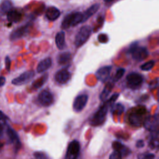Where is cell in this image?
<instances>
[{"label": "cell", "mask_w": 159, "mask_h": 159, "mask_svg": "<svg viewBox=\"0 0 159 159\" xmlns=\"http://www.w3.org/2000/svg\"><path fill=\"white\" fill-rule=\"evenodd\" d=\"M112 147L114 150L118 151L121 154L122 157H127L131 153V150H130V148H129L119 141H114L112 143Z\"/></svg>", "instance_id": "cell-16"}, {"label": "cell", "mask_w": 159, "mask_h": 159, "mask_svg": "<svg viewBox=\"0 0 159 159\" xmlns=\"http://www.w3.org/2000/svg\"><path fill=\"white\" fill-rule=\"evenodd\" d=\"M35 76L34 70H29L22 73L18 77L15 78L12 80V83L14 85H22L29 82Z\"/></svg>", "instance_id": "cell-9"}, {"label": "cell", "mask_w": 159, "mask_h": 159, "mask_svg": "<svg viewBox=\"0 0 159 159\" xmlns=\"http://www.w3.org/2000/svg\"><path fill=\"white\" fill-rule=\"evenodd\" d=\"M60 15V11L58 8L54 6H51L47 9L45 12V17L49 20L53 21L58 18Z\"/></svg>", "instance_id": "cell-18"}, {"label": "cell", "mask_w": 159, "mask_h": 159, "mask_svg": "<svg viewBox=\"0 0 159 159\" xmlns=\"http://www.w3.org/2000/svg\"><path fill=\"white\" fill-rule=\"evenodd\" d=\"M3 125H2V124L0 123V139L2 137V135H3Z\"/></svg>", "instance_id": "cell-38"}, {"label": "cell", "mask_w": 159, "mask_h": 159, "mask_svg": "<svg viewBox=\"0 0 159 159\" xmlns=\"http://www.w3.org/2000/svg\"><path fill=\"white\" fill-rule=\"evenodd\" d=\"M114 86V84L113 81H112V83H108L107 84H106V86H104L102 91L101 92V93L99 96V98L101 101H104L106 100L107 98L111 93Z\"/></svg>", "instance_id": "cell-23"}, {"label": "cell", "mask_w": 159, "mask_h": 159, "mask_svg": "<svg viewBox=\"0 0 159 159\" xmlns=\"http://www.w3.org/2000/svg\"><path fill=\"white\" fill-rule=\"evenodd\" d=\"M155 155L151 153H141L137 156V158H140V159H152L155 158Z\"/></svg>", "instance_id": "cell-30"}, {"label": "cell", "mask_w": 159, "mask_h": 159, "mask_svg": "<svg viewBox=\"0 0 159 159\" xmlns=\"http://www.w3.org/2000/svg\"><path fill=\"white\" fill-rule=\"evenodd\" d=\"M22 17V14L17 10L11 9L7 14V18L10 22L16 23L19 22Z\"/></svg>", "instance_id": "cell-21"}, {"label": "cell", "mask_w": 159, "mask_h": 159, "mask_svg": "<svg viewBox=\"0 0 159 159\" xmlns=\"http://www.w3.org/2000/svg\"><path fill=\"white\" fill-rule=\"evenodd\" d=\"M6 83V78L4 76H0V87H2Z\"/></svg>", "instance_id": "cell-37"}, {"label": "cell", "mask_w": 159, "mask_h": 159, "mask_svg": "<svg viewBox=\"0 0 159 159\" xmlns=\"http://www.w3.org/2000/svg\"><path fill=\"white\" fill-rule=\"evenodd\" d=\"M30 26H31V24L29 23L16 29L11 34L9 37L10 40H15L23 37L24 35H25L28 33Z\"/></svg>", "instance_id": "cell-13"}, {"label": "cell", "mask_w": 159, "mask_h": 159, "mask_svg": "<svg viewBox=\"0 0 159 159\" xmlns=\"http://www.w3.org/2000/svg\"><path fill=\"white\" fill-rule=\"evenodd\" d=\"M143 126L145 128L151 132L158 130V114H155L153 116H150L147 117L143 122Z\"/></svg>", "instance_id": "cell-15"}, {"label": "cell", "mask_w": 159, "mask_h": 159, "mask_svg": "<svg viewBox=\"0 0 159 159\" xmlns=\"http://www.w3.org/2000/svg\"><path fill=\"white\" fill-rule=\"evenodd\" d=\"M147 111L144 106H138L135 107L129 114V123L134 127H140L144 122Z\"/></svg>", "instance_id": "cell-1"}, {"label": "cell", "mask_w": 159, "mask_h": 159, "mask_svg": "<svg viewBox=\"0 0 159 159\" xmlns=\"http://www.w3.org/2000/svg\"><path fill=\"white\" fill-rule=\"evenodd\" d=\"M103 1H105V2H111V1H112L114 0H103Z\"/></svg>", "instance_id": "cell-39"}, {"label": "cell", "mask_w": 159, "mask_h": 159, "mask_svg": "<svg viewBox=\"0 0 159 159\" xmlns=\"http://www.w3.org/2000/svg\"><path fill=\"white\" fill-rule=\"evenodd\" d=\"M34 157L36 158H39V159H45V158H48V157L47 156V155L42 152H35L34 153Z\"/></svg>", "instance_id": "cell-32"}, {"label": "cell", "mask_w": 159, "mask_h": 159, "mask_svg": "<svg viewBox=\"0 0 159 159\" xmlns=\"http://www.w3.org/2000/svg\"><path fill=\"white\" fill-rule=\"evenodd\" d=\"M12 2L10 0H2L0 4V13L5 14L12 9Z\"/></svg>", "instance_id": "cell-24"}, {"label": "cell", "mask_w": 159, "mask_h": 159, "mask_svg": "<svg viewBox=\"0 0 159 159\" xmlns=\"http://www.w3.org/2000/svg\"><path fill=\"white\" fill-rule=\"evenodd\" d=\"M136 147L137 148H142L144 147L145 144H144V142L142 140H137V142H136Z\"/></svg>", "instance_id": "cell-36"}, {"label": "cell", "mask_w": 159, "mask_h": 159, "mask_svg": "<svg viewBox=\"0 0 159 159\" xmlns=\"http://www.w3.org/2000/svg\"><path fill=\"white\" fill-rule=\"evenodd\" d=\"M98 41L102 43H106L109 40L108 36L105 34H100L98 37Z\"/></svg>", "instance_id": "cell-31"}, {"label": "cell", "mask_w": 159, "mask_h": 159, "mask_svg": "<svg viewBox=\"0 0 159 159\" xmlns=\"http://www.w3.org/2000/svg\"><path fill=\"white\" fill-rule=\"evenodd\" d=\"M71 60V53L70 52H63L60 53L57 57V61L60 65H65L69 63Z\"/></svg>", "instance_id": "cell-20"}, {"label": "cell", "mask_w": 159, "mask_h": 159, "mask_svg": "<svg viewBox=\"0 0 159 159\" xmlns=\"http://www.w3.org/2000/svg\"><path fill=\"white\" fill-rule=\"evenodd\" d=\"M6 133L10 142L14 145L15 149L16 150H19L21 147V142L20 141L17 133L8 124H6Z\"/></svg>", "instance_id": "cell-12"}, {"label": "cell", "mask_w": 159, "mask_h": 159, "mask_svg": "<svg viewBox=\"0 0 159 159\" xmlns=\"http://www.w3.org/2000/svg\"><path fill=\"white\" fill-rule=\"evenodd\" d=\"M119 96V93H114V94H112L110 97V98L109 99L106 100V101L109 104V106H111L114 103V102L116 101V99L118 98Z\"/></svg>", "instance_id": "cell-29"}, {"label": "cell", "mask_w": 159, "mask_h": 159, "mask_svg": "<svg viewBox=\"0 0 159 159\" xmlns=\"http://www.w3.org/2000/svg\"><path fill=\"white\" fill-rule=\"evenodd\" d=\"M124 111V106L120 103H114L111 106V112L113 115H121Z\"/></svg>", "instance_id": "cell-26"}, {"label": "cell", "mask_w": 159, "mask_h": 159, "mask_svg": "<svg viewBox=\"0 0 159 159\" xmlns=\"http://www.w3.org/2000/svg\"><path fill=\"white\" fill-rule=\"evenodd\" d=\"M55 43L59 50H63L65 47V34L63 31L58 32L55 36Z\"/></svg>", "instance_id": "cell-22"}, {"label": "cell", "mask_w": 159, "mask_h": 159, "mask_svg": "<svg viewBox=\"0 0 159 159\" xmlns=\"http://www.w3.org/2000/svg\"><path fill=\"white\" fill-rule=\"evenodd\" d=\"M112 66L109 65L104 66L99 68L96 72V76L97 79L102 83L106 82L109 78Z\"/></svg>", "instance_id": "cell-14"}, {"label": "cell", "mask_w": 159, "mask_h": 159, "mask_svg": "<svg viewBox=\"0 0 159 159\" xmlns=\"http://www.w3.org/2000/svg\"><path fill=\"white\" fill-rule=\"evenodd\" d=\"M122 158V157L121 154L118 151L116 150H114V152L109 156L110 159H120Z\"/></svg>", "instance_id": "cell-33"}, {"label": "cell", "mask_w": 159, "mask_h": 159, "mask_svg": "<svg viewBox=\"0 0 159 159\" xmlns=\"http://www.w3.org/2000/svg\"><path fill=\"white\" fill-rule=\"evenodd\" d=\"M83 19V14L80 12H73L67 14L61 22V27L63 29H68L70 27L77 25L81 23Z\"/></svg>", "instance_id": "cell-4"}, {"label": "cell", "mask_w": 159, "mask_h": 159, "mask_svg": "<svg viewBox=\"0 0 159 159\" xmlns=\"http://www.w3.org/2000/svg\"><path fill=\"white\" fill-rule=\"evenodd\" d=\"M2 144H1V143H0V148H1V147H2Z\"/></svg>", "instance_id": "cell-40"}, {"label": "cell", "mask_w": 159, "mask_h": 159, "mask_svg": "<svg viewBox=\"0 0 159 159\" xmlns=\"http://www.w3.org/2000/svg\"><path fill=\"white\" fill-rule=\"evenodd\" d=\"M99 4L98 3H96L91 6L83 14V19L81 23L86 21L89 17H91L93 14H94L99 8Z\"/></svg>", "instance_id": "cell-19"}, {"label": "cell", "mask_w": 159, "mask_h": 159, "mask_svg": "<svg viewBox=\"0 0 159 159\" xmlns=\"http://www.w3.org/2000/svg\"><path fill=\"white\" fill-rule=\"evenodd\" d=\"M127 52L131 54L134 60L138 61L145 60L149 55L147 48L145 47L139 46V42L137 41L134 42L130 45Z\"/></svg>", "instance_id": "cell-3"}, {"label": "cell", "mask_w": 159, "mask_h": 159, "mask_svg": "<svg viewBox=\"0 0 159 159\" xmlns=\"http://www.w3.org/2000/svg\"><path fill=\"white\" fill-rule=\"evenodd\" d=\"M11 63V59H10L9 57V56H6V58H5V65H6V69L8 71H10Z\"/></svg>", "instance_id": "cell-34"}, {"label": "cell", "mask_w": 159, "mask_h": 159, "mask_svg": "<svg viewBox=\"0 0 159 159\" xmlns=\"http://www.w3.org/2000/svg\"><path fill=\"white\" fill-rule=\"evenodd\" d=\"M71 78V73L66 68L58 70L54 76L55 80L60 84H64L67 83Z\"/></svg>", "instance_id": "cell-11"}, {"label": "cell", "mask_w": 159, "mask_h": 159, "mask_svg": "<svg viewBox=\"0 0 159 159\" xmlns=\"http://www.w3.org/2000/svg\"><path fill=\"white\" fill-rule=\"evenodd\" d=\"M92 32V29L89 25H84L81 27L75 38V45L76 48L83 46L88 40Z\"/></svg>", "instance_id": "cell-5"}, {"label": "cell", "mask_w": 159, "mask_h": 159, "mask_svg": "<svg viewBox=\"0 0 159 159\" xmlns=\"http://www.w3.org/2000/svg\"><path fill=\"white\" fill-rule=\"evenodd\" d=\"M48 79V73H45L42 76L39 78L37 80L34 81L32 83V86L35 89H39L41 88Z\"/></svg>", "instance_id": "cell-25"}, {"label": "cell", "mask_w": 159, "mask_h": 159, "mask_svg": "<svg viewBox=\"0 0 159 159\" xmlns=\"http://www.w3.org/2000/svg\"><path fill=\"white\" fill-rule=\"evenodd\" d=\"M125 72V70L124 68H118L116 72L115 75L114 76V77L112 78V81L114 83L118 81L123 76Z\"/></svg>", "instance_id": "cell-27"}, {"label": "cell", "mask_w": 159, "mask_h": 159, "mask_svg": "<svg viewBox=\"0 0 159 159\" xmlns=\"http://www.w3.org/2000/svg\"><path fill=\"white\" fill-rule=\"evenodd\" d=\"M37 100L39 104L44 107L51 106L54 102L53 94L48 90H42L38 95Z\"/></svg>", "instance_id": "cell-8"}, {"label": "cell", "mask_w": 159, "mask_h": 159, "mask_svg": "<svg viewBox=\"0 0 159 159\" xmlns=\"http://www.w3.org/2000/svg\"><path fill=\"white\" fill-rule=\"evenodd\" d=\"M7 119L8 117L2 111H0V122H6Z\"/></svg>", "instance_id": "cell-35"}, {"label": "cell", "mask_w": 159, "mask_h": 159, "mask_svg": "<svg viewBox=\"0 0 159 159\" xmlns=\"http://www.w3.org/2000/svg\"><path fill=\"white\" fill-rule=\"evenodd\" d=\"M52 61L51 58L48 57L45 59H43L39 63L37 66V73H42L45 72L52 66Z\"/></svg>", "instance_id": "cell-17"}, {"label": "cell", "mask_w": 159, "mask_h": 159, "mask_svg": "<svg viewBox=\"0 0 159 159\" xmlns=\"http://www.w3.org/2000/svg\"><path fill=\"white\" fill-rule=\"evenodd\" d=\"M80 142L74 140L70 142L67 147L65 158L66 159H75L76 158L80 153Z\"/></svg>", "instance_id": "cell-7"}, {"label": "cell", "mask_w": 159, "mask_h": 159, "mask_svg": "<svg viewBox=\"0 0 159 159\" xmlns=\"http://www.w3.org/2000/svg\"><path fill=\"white\" fill-rule=\"evenodd\" d=\"M154 65H155V61L150 60L143 63V65H142L140 66V69L143 71H149L153 68Z\"/></svg>", "instance_id": "cell-28"}, {"label": "cell", "mask_w": 159, "mask_h": 159, "mask_svg": "<svg viewBox=\"0 0 159 159\" xmlns=\"http://www.w3.org/2000/svg\"><path fill=\"white\" fill-rule=\"evenodd\" d=\"M127 86L132 89H137L140 88L143 82V76L136 72L129 73L126 77Z\"/></svg>", "instance_id": "cell-6"}, {"label": "cell", "mask_w": 159, "mask_h": 159, "mask_svg": "<svg viewBox=\"0 0 159 159\" xmlns=\"http://www.w3.org/2000/svg\"><path fill=\"white\" fill-rule=\"evenodd\" d=\"M88 96L86 94H82L77 96L73 101V110L76 112H81L85 107L88 102Z\"/></svg>", "instance_id": "cell-10"}, {"label": "cell", "mask_w": 159, "mask_h": 159, "mask_svg": "<svg viewBox=\"0 0 159 159\" xmlns=\"http://www.w3.org/2000/svg\"><path fill=\"white\" fill-rule=\"evenodd\" d=\"M109 107V104L106 102V101H104V103L99 107V109L96 111V112L91 118L89 121L91 125L97 127L101 125L104 123Z\"/></svg>", "instance_id": "cell-2"}]
</instances>
